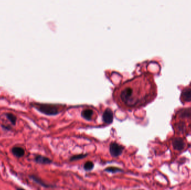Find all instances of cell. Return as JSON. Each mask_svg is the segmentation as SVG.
Segmentation results:
<instances>
[{"label":"cell","instance_id":"1","mask_svg":"<svg viewBox=\"0 0 191 190\" xmlns=\"http://www.w3.org/2000/svg\"><path fill=\"white\" fill-rule=\"evenodd\" d=\"M143 86L136 81L128 82L121 85L114 93L116 102L122 108L129 110L145 104L149 97L146 92H144Z\"/></svg>","mask_w":191,"mask_h":190},{"label":"cell","instance_id":"2","mask_svg":"<svg viewBox=\"0 0 191 190\" xmlns=\"http://www.w3.org/2000/svg\"><path fill=\"white\" fill-rule=\"evenodd\" d=\"M30 104L40 113L48 116L56 115L60 113V110L63 109V106L52 104L31 103Z\"/></svg>","mask_w":191,"mask_h":190},{"label":"cell","instance_id":"3","mask_svg":"<svg viewBox=\"0 0 191 190\" xmlns=\"http://www.w3.org/2000/svg\"><path fill=\"white\" fill-rule=\"evenodd\" d=\"M124 150V147L116 142L112 143L110 146V152L112 156L118 157L121 155Z\"/></svg>","mask_w":191,"mask_h":190},{"label":"cell","instance_id":"4","mask_svg":"<svg viewBox=\"0 0 191 190\" xmlns=\"http://www.w3.org/2000/svg\"><path fill=\"white\" fill-rule=\"evenodd\" d=\"M102 119L104 123L111 124L114 120V113L111 109H106L102 116Z\"/></svg>","mask_w":191,"mask_h":190},{"label":"cell","instance_id":"5","mask_svg":"<svg viewBox=\"0 0 191 190\" xmlns=\"http://www.w3.org/2000/svg\"><path fill=\"white\" fill-rule=\"evenodd\" d=\"M172 144L173 146L174 149L178 151L183 150L186 146L184 141L181 138H174L172 142Z\"/></svg>","mask_w":191,"mask_h":190},{"label":"cell","instance_id":"6","mask_svg":"<svg viewBox=\"0 0 191 190\" xmlns=\"http://www.w3.org/2000/svg\"><path fill=\"white\" fill-rule=\"evenodd\" d=\"M11 151L13 155L18 158H21L25 155L24 149L21 147H19V146L14 147L12 148Z\"/></svg>","mask_w":191,"mask_h":190},{"label":"cell","instance_id":"7","mask_svg":"<svg viewBox=\"0 0 191 190\" xmlns=\"http://www.w3.org/2000/svg\"><path fill=\"white\" fill-rule=\"evenodd\" d=\"M94 116V110L91 109H86L82 112V116L88 120H90Z\"/></svg>","mask_w":191,"mask_h":190},{"label":"cell","instance_id":"8","mask_svg":"<svg viewBox=\"0 0 191 190\" xmlns=\"http://www.w3.org/2000/svg\"><path fill=\"white\" fill-rule=\"evenodd\" d=\"M35 161L39 164H50L52 163V161L50 159L41 155L36 156Z\"/></svg>","mask_w":191,"mask_h":190},{"label":"cell","instance_id":"9","mask_svg":"<svg viewBox=\"0 0 191 190\" xmlns=\"http://www.w3.org/2000/svg\"><path fill=\"white\" fill-rule=\"evenodd\" d=\"M182 98L184 101L190 102L191 101V89L190 88H186L182 91Z\"/></svg>","mask_w":191,"mask_h":190},{"label":"cell","instance_id":"10","mask_svg":"<svg viewBox=\"0 0 191 190\" xmlns=\"http://www.w3.org/2000/svg\"><path fill=\"white\" fill-rule=\"evenodd\" d=\"M5 116L12 125H14V126L16 125V122H17V117L16 116H15L14 114L11 113H6Z\"/></svg>","mask_w":191,"mask_h":190},{"label":"cell","instance_id":"11","mask_svg":"<svg viewBox=\"0 0 191 190\" xmlns=\"http://www.w3.org/2000/svg\"><path fill=\"white\" fill-rule=\"evenodd\" d=\"M179 116L181 118H189L191 116V109H184L179 112Z\"/></svg>","mask_w":191,"mask_h":190},{"label":"cell","instance_id":"12","mask_svg":"<svg viewBox=\"0 0 191 190\" xmlns=\"http://www.w3.org/2000/svg\"><path fill=\"white\" fill-rule=\"evenodd\" d=\"M94 164L93 162L88 161L84 165V169L86 171H90L94 169Z\"/></svg>","mask_w":191,"mask_h":190},{"label":"cell","instance_id":"13","mask_svg":"<svg viewBox=\"0 0 191 190\" xmlns=\"http://www.w3.org/2000/svg\"><path fill=\"white\" fill-rule=\"evenodd\" d=\"M87 154H84V155H76V156H74L73 157H72L70 158V161H75V160H78V159H80L84 158L85 157L87 156Z\"/></svg>","mask_w":191,"mask_h":190},{"label":"cell","instance_id":"14","mask_svg":"<svg viewBox=\"0 0 191 190\" xmlns=\"http://www.w3.org/2000/svg\"><path fill=\"white\" fill-rule=\"evenodd\" d=\"M105 171L114 173L118 172V171H122L121 169H119L118 168V169L116 167H107L106 169H105Z\"/></svg>","mask_w":191,"mask_h":190},{"label":"cell","instance_id":"15","mask_svg":"<svg viewBox=\"0 0 191 190\" xmlns=\"http://www.w3.org/2000/svg\"><path fill=\"white\" fill-rule=\"evenodd\" d=\"M1 127L5 129V130H9V131H10V130H12V128H11V127L10 126H6V125H1Z\"/></svg>","mask_w":191,"mask_h":190}]
</instances>
